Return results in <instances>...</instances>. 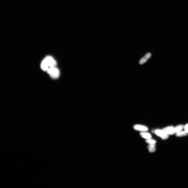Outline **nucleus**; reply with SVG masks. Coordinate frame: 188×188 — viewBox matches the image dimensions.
<instances>
[{
  "mask_svg": "<svg viewBox=\"0 0 188 188\" xmlns=\"http://www.w3.org/2000/svg\"><path fill=\"white\" fill-rule=\"evenodd\" d=\"M48 73L53 79H56L59 77L60 75V72L56 67L49 68L47 71Z\"/></svg>",
  "mask_w": 188,
  "mask_h": 188,
  "instance_id": "f257e3e1",
  "label": "nucleus"
},
{
  "mask_svg": "<svg viewBox=\"0 0 188 188\" xmlns=\"http://www.w3.org/2000/svg\"><path fill=\"white\" fill-rule=\"evenodd\" d=\"M154 132L157 136L160 137L163 140L167 139L169 137V135L163 130H157L154 131Z\"/></svg>",
  "mask_w": 188,
  "mask_h": 188,
  "instance_id": "f03ea898",
  "label": "nucleus"
},
{
  "mask_svg": "<svg viewBox=\"0 0 188 188\" xmlns=\"http://www.w3.org/2000/svg\"><path fill=\"white\" fill-rule=\"evenodd\" d=\"M44 59L47 62L49 68L56 67L57 65L56 62L52 57L48 56L46 57Z\"/></svg>",
  "mask_w": 188,
  "mask_h": 188,
  "instance_id": "7ed1b4c3",
  "label": "nucleus"
},
{
  "mask_svg": "<svg viewBox=\"0 0 188 188\" xmlns=\"http://www.w3.org/2000/svg\"><path fill=\"white\" fill-rule=\"evenodd\" d=\"M163 130L169 135H173L176 133L174 130V128L172 126L164 128Z\"/></svg>",
  "mask_w": 188,
  "mask_h": 188,
  "instance_id": "20e7f679",
  "label": "nucleus"
},
{
  "mask_svg": "<svg viewBox=\"0 0 188 188\" xmlns=\"http://www.w3.org/2000/svg\"><path fill=\"white\" fill-rule=\"evenodd\" d=\"M134 128L135 130L141 131H148V128L146 126L140 125H136L134 127Z\"/></svg>",
  "mask_w": 188,
  "mask_h": 188,
  "instance_id": "39448f33",
  "label": "nucleus"
},
{
  "mask_svg": "<svg viewBox=\"0 0 188 188\" xmlns=\"http://www.w3.org/2000/svg\"><path fill=\"white\" fill-rule=\"evenodd\" d=\"M151 54L150 53H148L145 55L139 61V64H143L146 62L148 59L151 57Z\"/></svg>",
  "mask_w": 188,
  "mask_h": 188,
  "instance_id": "423d86ee",
  "label": "nucleus"
},
{
  "mask_svg": "<svg viewBox=\"0 0 188 188\" xmlns=\"http://www.w3.org/2000/svg\"><path fill=\"white\" fill-rule=\"evenodd\" d=\"M41 67L42 70L44 71H47L49 68L47 62L44 59L41 62Z\"/></svg>",
  "mask_w": 188,
  "mask_h": 188,
  "instance_id": "0eeeda50",
  "label": "nucleus"
},
{
  "mask_svg": "<svg viewBox=\"0 0 188 188\" xmlns=\"http://www.w3.org/2000/svg\"><path fill=\"white\" fill-rule=\"evenodd\" d=\"M140 135L142 137L147 139H150L151 137V135L147 133H140Z\"/></svg>",
  "mask_w": 188,
  "mask_h": 188,
  "instance_id": "6e6552de",
  "label": "nucleus"
},
{
  "mask_svg": "<svg viewBox=\"0 0 188 188\" xmlns=\"http://www.w3.org/2000/svg\"><path fill=\"white\" fill-rule=\"evenodd\" d=\"M155 144H150L148 147V149L150 153H153L156 151Z\"/></svg>",
  "mask_w": 188,
  "mask_h": 188,
  "instance_id": "1a4fd4ad",
  "label": "nucleus"
},
{
  "mask_svg": "<svg viewBox=\"0 0 188 188\" xmlns=\"http://www.w3.org/2000/svg\"><path fill=\"white\" fill-rule=\"evenodd\" d=\"M184 126L183 125H178L175 128H174V130L175 133H177L182 131L184 128Z\"/></svg>",
  "mask_w": 188,
  "mask_h": 188,
  "instance_id": "9d476101",
  "label": "nucleus"
},
{
  "mask_svg": "<svg viewBox=\"0 0 188 188\" xmlns=\"http://www.w3.org/2000/svg\"><path fill=\"white\" fill-rule=\"evenodd\" d=\"M187 133L185 131H181L180 132L176 133V136L178 137H182L186 136L187 135Z\"/></svg>",
  "mask_w": 188,
  "mask_h": 188,
  "instance_id": "9b49d317",
  "label": "nucleus"
},
{
  "mask_svg": "<svg viewBox=\"0 0 188 188\" xmlns=\"http://www.w3.org/2000/svg\"><path fill=\"white\" fill-rule=\"evenodd\" d=\"M146 143H147L150 144H155L156 143V141L152 139H147L146 141Z\"/></svg>",
  "mask_w": 188,
  "mask_h": 188,
  "instance_id": "f8f14e48",
  "label": "nucleus"
},
{
  "mask_svg": "<svg viewBox=\"0 0 188 188\" xmlns=\"http://www.w3.org/2000/svg\"><path fill=\"white\" fill-rule=\"evenodd\" d=\"M184 129L186 132L188 134V124H186L184 127Z\"/></svg>",
  "mask_w": 188,
  "mask_h": 188,
  "instance_id": "ddd939ff",
  "label": "nucleus"
}]
</instances>
